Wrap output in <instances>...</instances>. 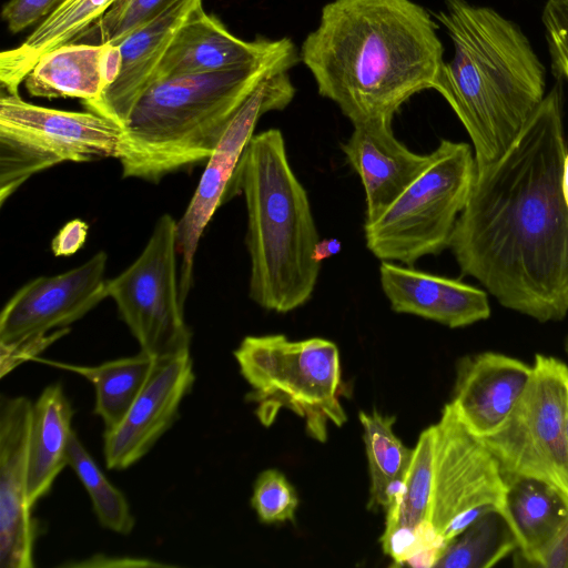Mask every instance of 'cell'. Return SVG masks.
Instances as JSON below:
<instances>
[{
	"instance_id": "1",
	"label": "cell",
	"mask_w": 568,
	"mask_h": 568,
	"mask_svg": "<svg viewBox=\"0 0 568 568\" xmlns=\"http://www.w3.org/2000/svg\"><path fill=\"white\" fill-rule=\"evenodd\" d=\"M567 153L558 81L508 150L476 171L449 245L464 275L540 323L568 313Z\"/></svg>"
},
{
	"instance_id": "2",
	"label": "cell",
	"mask_w": 568,
	"mask_h": 568,
	"mask_svg": "<svg viewBox=\"0 0 568 568\" xmlns=\"http://www.w3.org/2000/svg\"><path fill=\"white\" fill-rule=\"evenodd\" d=\"M300 60L353 124L392 122L413 95L435 90L445 63L436 22L412 0L326 3Z\"/></svg>"
},
{
	"instance_id": "3",
	"label": "cell",
	"mask_w": 568,
	"mask_h": 568,
	"mask_svg": "<svg viewBox=\"0 0 568 568\" xmlns=\"http://www.w3.org/2000/svg\"><path fill=\"white\" fill-rule=\"evenodd\" d=\"M454 47L436 84L471 141L476 171L495 163L542 102L546 69L520 27L486 6L444 0Z\"/></svg>"
},
{
	"instance_id": "4",
	"label": "cell",
	"mask_w": 568,
	"mask_h": 568,
	"mask_svg": "<svg viewBox=\"0 0 568 568\" xmlns=\"http://www.w3.org/2000/svg\"><path fill=\"white\" fill-rule=\"evenodd\" d=\"M298 60L293 47L253 65L155 81L123 126L116 156L122 176L158 183L206 161L260 81Z\"/></svg>"
},
{
	"instance_id": "5",
	"label": "cell",
	"mask_w": 568,
	"mask_h": 568,
	"mask_svg": "<svg viewBox=\"0 0 568 568\" xmlns=\"http://www.w3.org/2000/svg\"><path fill=\"white\" fill-rule=\"evenodd\" d=\"M247 212L248 295L258 306L287 313L312 297L321 264L318 233L307 193L294 174L283 134L270 129L251 139L231 185Z\"/></svg>"
},
{
	"instance_id": "6",
	"label": "cell",
	"mask_w": 568,
	"mask_h": 568,
	"mask_svg": "<svg viewBox=\"0 0 568 568\" xmlns=\"http://www.w3.org/2000/svg\"><path fill=\"white\" fill-rule=\"evenodd\" d=\"M234 357L251 387L247 400L256 405L255 415L264 426H271L285 408L304 420L310 437L325 443L329 424L341 427L346 423L341 358L334 342L321 337L291 341L282 334L246 336Z\"/></svg>"
},
{
	"instance_id": "7",
	"label": "cell",
	"mask_w": 568,
	"mask_h": 568,
	"mask_svg": "<svg viewBox=\"0 0 568 568\" xmlns=\"http://www.w3.org/2000/svg\"><path fill=\"white\" fill-rule=\"evenodd\" d=\"M475 176L471 146L440 140L427 169L377 220L365 223L367 248L381 261L413 266L449 247Z\"/></svg>"
},
{
	"instance_id": "8",
	"label": "cell",
	"mask_w": 568,
	"mask_h": 568,
	"mask_svg": "<svg viewBox=\"0 0 568 568\" xmlns=\"http://www.w3.org/2000/svg\"><path fill=\"white\" fill-rule=\"evenodd\" d=\"M123 128L91 111L40 106L7 92L0 99V204L31 176L64 162L118 156Z\"/></svg>"
},
{
	"instance_id": "9",
	"label": "cell",
	"mask_w": 568,
	"mask_h": 568,
	"mask_svg": "<svg viewBox=\"0 0 568 568\" xmlns=\"http://www.w3.org/2000/svg\"><path fill=\"white\" fill-rule=\"evenodd\" d=\"M568 365L536 354L531 376L503 427L481 438L505 476L544 481L568 498Z\"/></svg>"
},
{
	"instance_id": "10",
	"label": "cell",
	"mask_w": 568,
	"mask_h": 568,
	"mask_svg": "<svg viewBox=\"0 0 568 568\" xmlns=\"http://www.w3.org/2000/svg\"><path fill=\"white\" fill-rule=\"evenodd\" d=\"M176 222L161 215L141 254L105 286L141 352L154 358L190 351L192 337L180 294Z\"/></svg>"
},
{
	"instance_id": "11",
	"label": "cell",
	"mask_w": 568,
	"mask_h": 568,
	"mask_svg": "<svg viewBox=\"0 0 568 568\" xmlns=\"http://www.w3.org/2000/svg\"><path fill=\"white\" fill-rule=\"evenodd\" d=\"M433 428L428 528L443 554L448 542L481 516L490 511L505 516L507 481L497 458L464 426L449 403Z\"/></svg>"
},
{
	"instance_id": "12",
	"label": "cell",
	"mask_w": 568,
	"mask_h": 568,
	"mask_svg": "<svg viewBox=\"0 0 568 568\" xmlns=\"http://www.w3.org/2000/svg\"><path fill=\"white\" fill-rule=\"evenodd\" d=\"M294 95L295 88L287 71L262 79L236 111L206 160L195 192L176 222L179 283L184 303L193 283L194 258L200 240L216 210L230 195L233 179L258 119L266 112L283 110Z\"/></svg>"
},
{
	"instance_id": "13",
	"label": "cell",
	"mask_w": 568,
	"mask_h": 568,
	"mask_svg": "<svg viewBox=\"0 0 568 568\" xmlns=\"http://www.w3.org/2000/svg\"><path fill=\"white\" fill-rule=\"evenodd\" d=\"M108 254L97 252L83 264L22 285L0 314V347L49 335L68 326L106 298Z\"/></svg>"
},
{
	"instance_id": "14",
	"label": "cell",
	"mask_w": 568,
	"mask_h": 568,
	"mask_svg": "<svg viewBox=\"0 0 568 568\" xmlns=\"http://www.w3.org/2000/svg\"><path fill=\"white\" fill-rule=\"evenodd\" d=\"M32 402L0 398V567L32 568L37 524L28 498Z\"/></svg>"
},
{
	"instance_id": "15",
	"label": "cell",
	"mask_w": 568,
	"mask_h": 568,
	"mask_svg": "<svg viewBox=\"0 0 568 568\" xmlns=\"http://www.w3.org/2000/svg\"><path fill=\"white\" fill-rule=\"evenodd\" d=\"M194 379L190 351L156 358L148 382L123 419L104 430L103 454L109 469H125L149 453L178 419Z\"/></svg>"
},
{
	"instance_id": "16",
	"label": "cell",
	"mask_w": 568,
	"mask_h": 568,
	"mask_svg": "<svg viewBox=\"0 0 568 568\" xmlns=\"http://www.w3.org/2000/svg\"><path fill=\"white\" fill-rule=\"evenodd\" d=\"M200 7L202 0H170L158 16L118 42L120 72L98 100L84 104L87 110L123 128L139 99L155 82L179 29Z\"/></svg>"
},
{
	"instance_id": "17",
	"label": "cell",
	"mask_w": 568,
	"mask_h": 568,
	"mask_svg": "<svg viewBox=\"0 0 568 568\" xmlns=\"http://www.w3.org/2000/svg\"><path fill=\"white\" fill-rule=\"evenodd\" d=\"M532 365L498 352L462 357L456 367L452 408L475 436L497 433L521 396Z\"/></svg>"
},
{
	"instance_id": "18",
	"label": "cell",
	"mask_w": 568,
	"mask_h": 568,
	"mask_svg": "<svg viewBox=\"0 0 568 568\" xmlns=\"http://www.w3.org/2000/svg\"><path fill=\"white\" fill-rule=\"evenodd\" d=\"M434 462V428L427 427L414 447L406 477L385 510V528L381 537L385 555L393 566L430 568L440 558L429 528Z\"/></svg>"
},
{
	"instance_id": "19",
	"label": "cell",
	"mask_w": 568,
	"mask_h": 568,
	"mask_svg": "<svg viewBox=\"0 0 568 568\" xmlns=\"http://www.w3.org/2000/svg\"><path fill=\"white\" fill-rule=\"evenodd\" d=\"M353 126L341 149L361 178L366 202L365 223H371L427 169L430 153L410 151L395 138L390 121H368Z\"/></svg>"
},
{
	"instance_id": "20",
	"label": "cell",
	"mask_w": 568,
	"mask_h": 568,
	"mask_svg": "<svg viewBox=\"0 0 568 568\" xmlns=\"http://www.w3.org/2000/svg\"><path fill=\"white\" fill-rule=\"evenodd\" d=\"M295 47L291 39L242 40L203 7L182 24L171 42L156 79L219 72L253 65Z\"/></svg>"
},
{
	"instance_id": "21",
	"label": "cell",
	"mask_w": 568,
	"mask_h": 568,
	"mask_svg": "<svg viewBox=\"0 0 568 568\" xmlns=\"http://www.w3.org/2000/svg\"><path fill=\"white\" fill-rule=\"evenodd\" d=\"M379 282L396 313L419 316L450 328L465 327L490 316L487 292L456 278L382 261Z\"/></svg>"
},
{
	"instance_id": "22",
	"label": "cell",
	"mask_w": 568,
	"mask_h": 568,
	"mask_svg": "<svg viewBox=\"0 0 568 568\" xmlns=\"http://www.w3.org/2000/svg\"><path fill=\"white\" fill-rule=\"evenodd\" d=\"M121 52L115 44L70 42L39 58L24 85L33 97L98 100L116 79Z\"/></svg>"
},
{
	"instance_id": "23",
	"label": "cell",
	"mask_w": 568,
	"mask_h": 568,
	"mask_svg": "<svg viewBox=\"0 0 568 568\" xmlns=\"http://www.w3.org/2000/svg\"><path fill=\"white\" fill-rule=\"evenodd\" d=\"M505 477V517L515 535L517 551L526 564L537 567L568 524V498L544 481Z\"/></svg>"
},
{
	"instance_id": "24",
	"label": "cell",
	"mask_w": 568,
	"mask_h": 568,
	"mask_svg": "<svg viewBox=\"0 0 568 568\" xmlns=\"http://www.w3.org/2000/svg\"><path fill=\"white\" fill-rule=\"evenodd\" d=\"M73 408L60 383L48 385L32 403L28 498L33 507L68 466Z\"/></svg>"
},
{
	"instance_id": "25",
	"label": "cell",
	"mask_w": 568,
	"mask_h": 568,
	"mask_svg": "<svg viewBox=\"0 0 568 568\" xmlns=\"http://www.w3.org/2000/svg\"><path fill=\"white\" fill-rule=\"evenodd\" d=\"M116 0H62L17 47L0 55V80L7 92L19 85L41 55L74 42Z\"/></svg>"
},
{
	"instance_id": "26",
	"label": "cell",
	"mask_w": 568,
	"mask_h": 568,
	"mask_svg": "<svg viewBox=\"0 0 568 568\" xmlns=\"http://www.w3.org/2000/svg\"><path fill=\"white\" fill-rule=\"evenodd\" d=\"M48 365L73 372L88 379L95 390L94 414L105 429L115 427L125 416L148 382L156 358L140 351L138 355L83 366L39 359Z\"/></svg>"
},
{
	"instance_id": "27",
	"label": "cell",
	"mask_w": 568,
	"mask_h": 568,
	"mask_svg": "<svg viewBox=\"0 0 568 568\" xmlns=\"http://www.w3.org/2000/svg\"><path fill=\"white\" fill-rule=\"evenodd\" d=\"M371 478L369 510H386L402 486L412 464L410 449L394 432V416L374 409L358 415Z\"/></svg>"
},
{
	"instance_id": "28",
	"label": "cell",
	"mask_w": 568,
	"mask_h": 568,
	"mask_svg": "<svg viewBox=\"0 0 568 568\" xmlns=\"http://www.w3.org/2000/svg\"><path fill=\"white\" fill-rule=\"evenodd\" d=\"M517 550L515 535L499 511H490L454 538L436 568H489Z\"/></svg>"
},
{
	"instance_id": "29",
	"label": "cell",
	"mask_w": 568,
	"mask_h": 568,
	"mask_svg": "<svg viewBox=\"0 0 568 568\" xmlns=\"http://www.w3.org/2000/svg\"><path fill=\"white\" fill-rule=\"evenodd\" d=\"M68 466L89 494L100 525L113 532L129 535L135 520L125 496L104 476L75 432L69 445Z\"/></svg>"
},
{
	"instance_id": "30",
	"label": "cell",
	"mask_w": 568,
	"mask_h": 568,
	"mask_svg": "<svg viewBox=\"0 0 568 568\" xmlns=\"http://www.w3.org/2000/svg\"><path fill=\"white\" fill-rule=\"evenodd\" d=\"M170 0H116L74 42L116 44L158 16Z\"/></svg>"
},
{
	"instance_id": "31",
	"label": "cell",
	"mask_w": 568,
	"mask_h": 568,
	"mask_svg": "<svg viewBox=\"0 0 568 568\" xmlns=\"http://www.w3.org/2000/svg\"><path fill=\"white\" fill-rule=\"evenodd\" d=\"M252 507L264 524L293 520L298 497L286 477L276 469H266L256 478Z\"/></svg>"
},
{
	"instance_id": "32",
	"label": "cell",
	"mask_w": 568,
	"mask_h": 568,
	"mask_svg": "<svg viewBox=\"0 0 568 568\" xmlns=\"http://www.w3.org/2000/svg\"><path fill=\"white\" fill-rule=\"evenodd\" d=\"M541 21L552 73L568 82V0H546Z\"/></svg>"
},
{
	"instance_id": "33",
	"label": "cell",
	"mask_w": 568,
	"mask_h": 568,
	"mask_svg": "<svg viewBox=\"0 0 568 568\" xmlns=\"http://www.w3.org/2000/svg\"><path fill=\"white\" fill-rule=\"evenodd\" d=\"M62 0H9L2 10L8 29L16 33L39 23Z\"/></svg>"
},
{
	"instance_id": "34",
	"label": "cell",
	"mask_w": 568,
	"mask_h": 568,
	"mask_svg": "<svg viewBox=\"0 0 568 568\" xmlns=\"http://www.w3.org/2000/svg\"><path fill=\"white\" fill-rule=\"evenodd\" d=\"M68 332L69 328H62L54 331L47 336L32 338L9 347H0V376L3 377L16 366L20 365L27 359L33 358L37 354L42 352L51 343Z\"/></svg>"
},
{
	"instance_id": "35",
	"label": "cell",
	"mask_w": 568,
	"mask_h": 568,
	"mask_svg": "<svg viewBox=\"0 0 568 568\" xmlns=\"http://www.w3.org/2000/svg\"><path fill=\"white\" fill-rule=\"evenodd\" d=\"M89 232V225L74 219L64 224L51 242V250L55 256H70L84 244Z\"/></svg>"
},
{
	"instance_id": "36",
	"label": "cell",
	"mask_w": 568,
	"mask_h": 568,
	"mask_svg": "<svg viewBox=\"0 0 568 568\" xmlns=\"http://www.w3.org/2000/svg\"><path fill=\"white\" fill-rule=\"evenodd\" d=\"M67 566L74 567H166V564L151 561L141 558H126V557H109L104 555H95L84 561L77 564H68Z\"/></svg>"
},
{
	"instance_id": "37",
	"label": "cell",
	"mask_w": 568,
	"mask_h": 568,
	"mask_svg": "<svg viewBox=\"0 0 568 568\" xmlns=\"http://www.w3.org/2000/svg\"><path fill=\"white\" fill-rule=\"evenodd\" d=\"M537 567L540 568H568V524L539 559Z\"/></svg>"
},
{
	"instance_id": "38",
	"label": "cell",
	"mask_w": 568,
	"mask_h": 568,
	"mask_svg": "<svg viewBox=\"0 0 568 568\" xmlns=\"http://www.w3.org/2000/svg\"><path fill=\"white\" fill-rule=\"evenodd\" d=\"M341 250L342 242L335 237L318 240L314 246L313 258L321 264L324 260L338 254Z\"/></svg>"
},
{
	"instance_id": "39",
	"label": "cell",
	"mask_w": 568,
	"mask_h": 568,
	"mask_svg": "<svg viewBox=\"0 0 568 568\" xmlns=\"http://www.w3.org/2000/svg\"><path fill=\"white\" fill-rule=\"evenodd\" d=\"M561 193H562L564 202L568 210V153L565 156L564 166H562Z\"/></svg>"
},
{
	"instance_id": "40",
	"label": "cell",
	"mask_w": 568,
	"mask_h": 568,
	"mask_svg": "<svg viewBox=\"0 0 568 568\" xmlns=\"http://www.w3.org/2000/svg\"><path fill=\"white\" fill-rule=\"evenodd\" d=\"M565 353H566V355L568 357V334H567L566 339H565Z\"/></svg>"
},
{
	"instance_id": "41",
	"label": "cell",
	"mask_w": 568,
	"mask_h": 568,
	"mask_svg": "<svg viewBox=\"0 0 568 568\" xmlns=\"http://www.w3.org/2000/svg\"><path fill=\"white\" fill-rule=\"evenodd\" d=\"M567 439H568V408H567Z\"/></svg>"
}]
</instances>
